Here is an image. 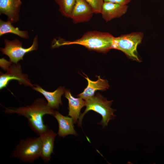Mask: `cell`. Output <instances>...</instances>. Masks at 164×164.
I'll list each match as a JSON object with an SVG mask.
<instances>
[{"instance_id": "obj_19", "label": "cell", "mask_w": 164, "mask_h": 164, "mask_svg": "<svg viewBox=\"0 0 164 164\" xmlns=\"http://www.w3.org/2000/svg\"><path fill=\"white\" fill-rule=\"evenodd\" d=\"M104 2H109L122 5H127L131 0H103Z\"/></svg>"}, {"instance_id": "obj_12", "label": "cell", "mask_w": 164, "mask_h": 164, "mask_svg": "<svg viewBox=\"0 0 164 164\" xmlns=\"http://www.w3.org/2000/svg\"><path fill=\"white\" fill-rule=\"evenodd\" d=\"M128 6L109 2H104L101 13L103 18L106 22L120 17L127 12Z\"/></svg>"}, {"instance_id": "obj_15", "label": "cell", "mask_w": 164, "mask_h": 164, "mask_svg": "<svg viewBox=\"0 0 164 164\" xmlns=\"http://www.w3.org/2000/svg\"><path fill=\"white\" fill-rule=\"evenodd\" d=\"M52 116L56 119L58 123L57 134L59 136L64 138L69 135L77 136L78 134L74 128V123L71 117L63 116L56 111H55Z\"/></svg>"}, {"instance_id": "obj_13", "label": "cell", "mask_w": 164, "mask_h": 164, "mask_svg": "<svg viewBox=\"0 0 164 164\" xmlns=\"http://www.w3.org/2000/svg\"><path fill=\"white\" fill-rule=\"evenodd\" d=\"M84 77L88 82L87 87L81 93L78 94L77 96L81 97L86 100L94 95L95 92L97 90L105 91L109 88V86L108 81L101 79L100 76H98V79L96 81L91 80L85 74Z\"/></svg>"}, {"instance_id": "obj_8", "label": "cell", "mask_w": 164, "mask_h": 164, "mask_svg": "<svg viewBox=\"0 0 164 164\" xmlns=\"http://www.w3.org/2000/svg\"><path fill=\"white\" fill-rule=\"evenodd\" d=\"M89 3L85 0H76L70 18L74 23L89 21L94 13Z\"/></svg>"}, {"instance_id": "obj_7", "label": "cell", "mask_w": 164, "mask_h": 164, "mask_svg": "<svg viewBox=\"0 0 164 164\" xmlns=\"http://www.w3.org/2000/svg\"><path fill=\"white\" fill-rule=\"evenodd\" d=\"M4 42L5 47L0 48L1 52L9 57L10 61L16 64L20 60H23L24 56L26 53L37 50L38 46L37 36L34 38L32 46L27 48L22 47V43L17 39L12 41L5 39Z\"/></svg>"}, {"instance_id": "obj_18", "label": "cell", "mask_w": 164, "mask_h": 164, "mask_svg": "<svg viewBox=\"0 0 164 164\" xmlns=\"http://www.w3.org/2000/svg\"><path fill=\"white\" fill-rule=\"evenodd\" d=\"M92 7L94 13H101L103 0H85Z\"/></svg>"}, {"instance_id": "obj_4", "label": "cell", "mask_w": 164, "mask_h": 164, "mask_svg": "<svg viewBox=\"0 0 164 164\" xmlns=\"http://www.w3.org/2000/svg\"><path fill=\"white\" fill-rule=\"evenodd\" d=\"M42 146L40 136L37 138H27L20 141L11 155L23 162L32 163L40 158Z\"/></svg>"}, {"instance_id": "obj_6", "label": "cell", "mask_w": 164, "mask_h": 164, "mask_svg": "<svg viewBox=\"0 0 164 164\" xmlns=\"http://www.w3.org/2000/svg\"><path fill=\"white\" fill-rule=\"evenodd\" d=\"M12 63L4 58L0 59L1 68L6 70V72L5 73L0 72V90L6 87L9 82L12 80H17L20 85L23 84L32 88L34 85L28 79L27 74L22 73L21 65L18 63L12 64Z\"/></svg>"}, {"instance_id": "obj_3", "label": "cell", "mask_w": 164, "mask_h": 164, "mask_svg": "<svg viewBox=\"0 0 164 164\" xmlns=\"http://www.w3.org/2000/svg\"><path fill=\"white\" fill-rule=\"evenodd\" d=\"M86 108L84 112L80 114L77 125L81 127L83 118L89 111L92 110L100 114L102 117L101 121L98 123L103 128L107 126L110 120L114 119L116 116L114 112L116 111L111 108L113 101H108L101 94L97 93L91 98L85 100Z\"/></svg>"}, {"instance_id": "obj_10", "label": "cell", "mask_w": 164, "mask_h": 164, "mask_svg": "<svg viewBox=\"0 0 164 164\" xmlns=\"http://www.w3.org/2000/svg\"><path fill=\"white\" fill-rule=\"evenodd\" d=\"M22 4L21 0H0V14L6 15L8 21L14 23L19 20Z\"/></svg>"}, {"instance_id": "obj_9", "label": "cell", "mask_w": 164, "mask_h": 164, "mask_svg": "<svg viewBox=\"0 0 164 164\" xmlns=\"http://www.w3.org/2000/svg\"><path fill=\"white\" fill-rule=\"evenodd\" d=\"M56 134L49 128L39 135L42 143L40 158L47 163L52 158L51 155L53 153L54 142Z\"/></svg>"}, {"instance_id": "obj_16", "label": "cell", "mask_w": 164, "mask_h": 164, "mask_svg": "<svg viewBox=\"0 0 164 164\" xmlns=\"http://www.w3.org/2000/svg\"><path fill=\"white\" fill-rule=\"evenodd\" d=\"M9 21H4L1 20L0 21V36L8 33H12L24 39L29 38L27 31H23L19 30L18 27H15Z\"/></svg>"}, {"instance_id": "obj_11", "label": "cell", "mask_w": 164, "mask_h": 164, "mask_svg": "<svg viewBox=\"0 0 164 164\" xmlns=\"http://www.w3.org/2000/svg\"><path fill=\"white\" fill-rule=\"evenodd\" d=\"M32 89L42 94L47 101L48 105L54 110L58 109L60 105H62L61 97L64 93L65 87L60 86L53 92L46 91L38 85H33Z\"/></svg>"}, {"instance_id": "obj_5", "label": "cell", "mask_w": 164, "mask_h": 164, "mask_svg": "<svg viewBox=\"0 0 164 164\" xmlns=\"http://www.w3.org/2000/svg\"><path fill=\"white\" fill-rule=\"evenodd\" d=\"M143 38V33L141 32H133L114 37L112 49L121 50L131 59L140 62L137 48Z\"/></svg>"}, {"instance_id": "obj_17", "label": "cell", "mask_w": 164, "mask_h": 164, "mask_svg": "<svg viewBox=\"0 0 164 164\" xmlns=\"http://www.w3.org/2000/svg\"><path fill=\"white\" fill-rule=\"evenodd\" d=\"M59 7V11L62 15L70 18L75 4L76 0H55Z\"/></svg>"}, {"instance_id": "obj_2", "label": "cell", "mask_w": 164, "mask_h": 164, "mask_svg": "<svg viewBox=\"0 0 164 164\" xmlns=\"http://www.w3.org/2000/svg\"><path fill=\"white\" fill-rule=\"evenodd\" d=\"M114 37L106 32L97 31H88L80 38L72 41L56 40L52 45L53 48L71 44H78L89 50L106 53L112 49Z\"/></svg>"}, {"instance_id": "obj_1", "label": "cell", "mask_w": 164, "mask_h": 164, "mask_svg": "<svg viewBox=\"0 0 164 164\" xmlns=\"http://www.w3.org/2000/svg\"><path fill=\"white\" fill-rule=\"evenodd\" d=\"M5 113H16L26 118L31 128L40 135L49 128L43 122V117L45 114L53 115L55 110L48 105L44 98L36 99L30 105L18 108H5Z\"/></svg>"}, {"instance_id": "obj_14", "label": "cell", "mask_w": 164, "mask_h": 164, "mask_svg": "<svg viewBox=\"0 0 164 164\" xmlns=\"http://www.w3.org/2000/svg\"><path fill=\"white\" fill-rule=\"evenodd\" d=\"M64 93L65 97L68 101V116L72 118L74 124H76L80 115L81 109L85 106L86 101L81 97H74L69 90L65 89Z\"/></svg>"}]
</instances>
